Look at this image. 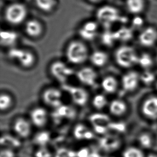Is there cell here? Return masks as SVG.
Listing matches in <instances>:
<instances>
[{
    "label": "cell",
    "mask_w": 157,
    "mask_h": 157,
    "mask_svg": "<svg viewBox=\"0 0 157 157\" xmlns=\"http://www.w3.org/2000/svg\"><path fill=\"white\" fill-rule=\"evenodd\" d=\"M14 153L9 149H5L1 152L0 157H14Z\"/></svg>",
    "instance_id": "cell-40"
},
{
    "label": "cell",
    "mask_w": 157,
    "mask_h": 157,
    "mask_svg": "<svg viewBox=\"0 0 157 157\" xmlns=\"http://www.w3.org/2000/svg\"><path fill=\"white\" fill-rule=\"evenodd\" d=\"M153 63V59L148 53H143L139 55L137 65H139L140 67L147 70L152 66Z\"/></svg>",
    "instance_id": "cell-26"
},
{
    "label": "cell",
    "mask_w": 157,
    "mask_h": 157,
    "mask_svg": "<svg viewBox=\"0 0 157 157\" xmlns=\"http://www.w3.org/2000/svg\"><path fill=\"white\" fill-rule=\"evenodd\" d=\"M101 86L106 93L113 94L117 89L118 82L114 77L108 76L102 79L101 82Z\"/></svg>",
    "instance_id": "cell-23"
},
{
    "label": "cell",
    "mask_w": 157,
    "mask_h": 157,
    "mask_svg": "<svg viewBox=\"0 0 157 157\" xmlns=\"http://www.w3.org/2000/svg\"><path fill=\"white\" fill-rule=\"evenodd\" d=\"M49 71L52 76L62 85L66 84L68 79L75 74L72 68L61 61L53 62L50 66Z\"/></svg>",
    "instance_id": "cell-5"
},
{
    "label": "cell",
    "mask_w": 157,
    "mask_h": 157,
    "mask_svg": "<svg viewBox=\"0 0 157 157\" xmlns=\"http://www.w3.org/2000/svg\"><path fill=\"white\" fill-rule=\"evenodd\" d=\"M90 2H94V3H96V2H100L102 0H89Z\"/></svg>",
    "instance_id": "cell-42"
},
{
    "label": "cell",
    "mask_w": 157,
    "mask_h": 157,
    "mask_svg": "<svg viewBox=\"0 0 157 157\" xmlns=\"http://www.w3.org/2000/svg\"><path fill=\"white\" fill-rule=\"evenodd\" d=\"M155 75L153 72L146 70L140 75V81L145 85L152 84L155 81Z\"/></svg>",
    "instance_id": "cell-32"
},
{
    "label": "cell",
    "mask_w": 157,
    "mask_h": 157,
    "mask_svg": "<svg viewBox=\"0 0 157 157\" xmlns=\"http://www.w3.org/2000/svg\"><path fill=\"white\" fill-rule=\"evenodd\" d=\"M76 75L81 83L89 86L95 85L98 77L96 71L89 67L81 68L76 73Z\"/></svg>",
    "instance_id": "cell-10"
},
{
    "label": "cell",
    "mask_w": 157,
    "mask_h": 157,
    "mask_svg": "<svg viewBox=\"0 0 157 157\" xmlns=\"http://www.w3.org/2000/svg\"><path fill=\"white\" fill-rule=\"evenodd\" d=\"M140 81V75L137 72L131 71L125 73L122 77L121 84L124 91L132 92L138 86Z\"/></svg>",
    "instance_id": "cell-11"
},
{
    "label": "cell",
    "mask_w": 157,
    "mask_h": 157,
    "mask_svg": "<svg viewBox=\"0 0 157 157\" xmlns=\"http://www.w3.org/2000/svg\"><path fill=\"white\" fill-rule=\"evenodd\" d=\"M96 16L98 21L107 28L121 19L119 11L110 6H104L98 9Z\"/></svg>",
    "instance_id": "cell-6"
},
{
    "label": "cell",
    "mask_w": 157,
    "mask_h": 157,
    "mask_svg": "<svg viewBox=\"0 0 157 157\" xmlns=\"http://www.w3.org/2000/svg\"><path fill=\"white\" fill-rule=\"evenodd\" d=\"M89 151L87 148H83L81 149L77 153V157H89Z\"/></svg>",
    "instance_id": "cell-41"
},
{
    "label": "cell",
    "mask_w": 157,
    "mask_h": 157,
    "mask_svg": "<svg viewBox=\"0 0 157 157\" xmlns=\"http://www.w3.org/2000/svg\"><path fill=\"white\" fill-rule=\"evenodd\" d=\"M147 157H157V155H149Z\"/></svg>",
    "instance_id": "cell-43"
},
{
    "label": "cell",
    "mask_w": 157,
    "mask_h": 157,
    "mask_svg": "<svg viewBox=\"0 0 157 157\" xmlns=\"http://www.w3.org/2000/svg\"><path fill=\"white\" fill-rule=\"evenodd\" d=\"M138 41L144 47L153 46L157 41V30L152 27L145 28L139 34Z\"/></svg>",
    "instance_id": "cell-13"
},
{
    "label": "cell",
    "mask_w": 157,
    "mask_h": 157,
    "mask_svg": "<svg viewBox=\"0 0 157 157\" xmlns=\"http://www.w3.org/2000/svg\"><path fill=\"white\" fill-rule=\"evenodd\" d=\"M50 139V135L48 132H42L37 134L36 136V141L40 145H45L48 142Z\"/></svg>",
    "instance_id": "cell-35"
},
{
    "label": "cell",
    "mask_w": 157,
    "mask_h": 157,
    "mask_svg": "<svg viewBox=\"0 0 157 157\" xmlns=\"http://www.w3.org/2000/svg\"><path fill=\"white\" fill-rule=\"evenodd\" d=\"M117 40L115 37L114 33L107 31L104 34H102V41L104 44L109 46L112 45L114 41Z\"/></svg>",
    "instance_id": "cell-36"
},
{
    "label": "cell",
    "mask_w": 157,
    "mask_h": 157,
    "mask_svg": "<svg viewBox=\"0 0 157 157\" xmlns=\"http://www.w3.org/2000/svg\"><path fill=\"white\" fill-rule=\"evenodd\" d=\"M34 1L37 7L46 13L51 11L56 4L55 0H34Z\"/></svg>",
    "instance_id": "cell-27"
},
{
    "label": "cell",
    "mask_w": 157,
    "mask_h": 157,
    "mask_svg": "<svg viewBox=\"0 0 157 157\" xmlns=\"http://www.w3.org/2000/svg\"><path fill=\"white\" fill-rule=\"evenodd\" d=\"M66 56L71 63L81 64L84 63L89 57V50L84 43L81 41H72L67 47Z\"/></svg>",
    "instance_id": "cell-1"
},
{
    "label": "cell",
    "mask_w": 157,
    "mask_h": 157,
    "mask_svg": "<svg viewBox=\"0 0 157 157\" xmlns=\"http://www.w3.org/2000/svg\"><path fill=\"white\" fill-rule=\"evenodd\" d=\"M155 58H156V61H157V53H156V56H155Z\"/></svg>",
    "instance_id": "cell-44"
},
{
    "label": "cell",
    "mask_w": 157,
    "mask_h": 157,
    "mask_svg": "<svg viewBox=\"0 0 157 157\" xmlns=\"http://www.w3.org/2000/svg\"><path fill=\"white\" fill-rule=\"evenodd\" d=\"M155 87H156V89H157V83H156V84H155Z\"/></svg>",
    "instance_id": "cell-45"
},
{
    "label": "cell",
    "mask_w": 157,
    "mask_h": 157,
    "mask_svg": "<svg viewBox=\"0 0 157 157\" xmlns=\"http://www.w3.org/2000/svg\"><path fill=\"white\" fill-rule=\"evenodd\" d=\"M8 57L24 68L32 67L36 62V57L32 52L18 47L11 48L8 52Z\"/></svg>",
    "instance_id": "cell-4"
},
{
    "label": "cell",
    "mask_w": 157,
    "mask_h": 157,
    "mask_svg": "<svg viewBox=\"0 0 157 157\" xmlns=\"http://www.w3.org/2000/svg\"><path fill=\"white\" fill-rule=\"evenodd\" d=\"M89 121L93 125L94 131L99 134H105L111 123L108 115L100 113L91 115L89 117Z\"/></svg>",
    "instance_id": "cell-9"
},
{
    "label": "cell",
    "mask_w": 157,
    "mask_h": 157,
    "mask_svg": "<svg viewBox=\"0 0 157 157\" xmlns=\"http://www.w3.org/2000/svg\"><path fill=\"white\" fill-rule=\"evenodd\" d=\"M126 6L128 10L134 14H138L144 9V0H126Z\"/></svg>",
    "instance_id": "cell-25"
},
{
    "label": "cell",
    "mask_w": 157,
    "mask_h": 157,
    "mask_svg": "<svg viewBox=\"0 0 157 157\" xmlns=\"http://www.w3.org/2000/svg\"><path fill=\"white\" fill-rule=\"evenodd\" d=\"M114 33L115 37L116 40L122 41H127L132 38V32L129 29L127 28H122Z\"/></svg>",
    "instance_id": "cell-30"
},
{
    "label": "cell",
    "mask_w": 157,
    "mask_h": 157,
    "mask_svg": "<svg viewBox=\"0 0 157 157\" xmlns=\"http://www.w3.org/2000/svg\"><path fill=\"white\" fill-rule=\"evenodd\" d=\"M120 144L119 138L115 136L107 135L100 140V146L107 151H114L119 147Z\"/></svg>",
    "instance_id": "cell-21"
},
{
    "label": "cell",
    "mask_w": 157,
    "mask_h": 157,
    "mask_svg": "<svg viewBox=\"0 0 157 157\" xmlns=\"http://www.w3.org/2000/svg\"><path fill=\"white\" fill-rule=\"evenodd\" d=\"M114 57L119 66L122 68H130L137 64L139 55L133 47L123 45L117 48Z\"/></svg>",
    "instance_id": "cell-2"
},
{
    "label": "cell",
    "mask_w": 157,
    "mask_h": 157,
    "mask_svg": "<svg viewBox=\"0 0 157 157\" xmlns=\"http://www.w3.org/2000/svg\"><path fill=\"white\" fill-rule=\"evenodd\" d=\"M51 154L47 150L41 149L36 153V157H51Z\"/></svg>",
    "instance_id": "cell-38"
},
{
    "label": "cell",
    "mask_w": 157,
    "mask_h": 157,
    "mask_svg": "<svg viewBox=\"0 0 157 157\" xmlns=\"http://www.w3.org/2000/svg\"><path fill=\"white\" fill-rule=\"evenodd\" d=\"M142 112L148 119H157V96H150L143 101Z\"/></svg>",
    "instance_id": "cell-12"
},
{
    "label": "cell",
    "mask_w": 157,
    "mask_h": 157,
    "mask_svg": "<svg viewBox=\"0 0 157 157\" xmlns=\"http://www.w3.org/2000/svg\"><path fill=\"white\" fill-rule=\"evenodd\" d=\"M25 32L28 36L33 38H36L42 34L43 25L40 21L36 19H31L26 23Z\"/></svg>",
    "instance_id": "cell-17"
},
{
    "label": "cell",
    "mask_w": 157,
    "mask_h": 157,
    "mask_svg": "<svg viewBox=\"0 0 157 157\" xmlns=\"http://www.w3.org/2000/svg\"><path fill=\"white\" fill-rule=\"evenodd\" d=\"M77 153L67 149L61 148L57 150L55 154V157H76Z\"/></svg>",
    "instance_id": "cell-37"
},
{
    "label": "cell",
    "mask_w": 157,
    "mask_h": 157,
    "mask_svg": "<svg viewBox=\"0 0 157 157\" xmlns=\"http://www.w3.org/2000/svg\"><path fill=\"white\" fill-rule=\"evenodd\" d=\"M1 144L9 147H18L21 145V142L17 138L10 135H5L0 139Z\"/></svg>",
    "instance_id": "cell-28"
},
{
    "label": "cell",
    "mask_w": 157,
    "mask_h": 157,
    "mask_svg": "<svg viewBox=\"0 0 157 157\" xmlns=\"http://www.w3.org/2000/svg\"><path fill=\"white\" fill-rule=\"evenodd\" d=\"M74 135L77 140H91L94 137V133L83 124H78L75 126Z\"/></svg>",
    "instance_id": "cell-24"
},
{
    "label": "cell",
    "mask_w": 157,
    "mask_h": 157,
    "mask_svg": "<svg viewBox=\"0 0 157 157\" xmlns=\"http://www.w3.org/2000/svg\"><path fill=\"white\" fill-rule=\"evenodd\" d=\"M123 157H144V155L138 148L130 147L123 152Z\"/></svg>",
    "instance_id": "cell-33"
},
{
    "label": "cell",
    "mask_w": 157,
    "mask_h": 157,
    "mask_svg": "<svg viewBox=\"0 0 157 157\" xmlns=\"http://www.w3.org/2000/svg\"><path fill=\"white\" fill-rule=\"evenodd\" d=\"M0 36L1 45L4 47L11 48L13 47L18 39V35L17 33L10 30L2 31Z\"/></svg>",
    "instance_id": "cell-20"
},
{
    "label": "cell",
    "mask_w": 157,
    "mask_h": 157,
    "mask_svg": "<svg viewBox=\"0 0 157 157\" xmlns=\"http://www.w3.org/2000/svg\"><path fill=\"white\" fill-rule=\"evenodd\" d=\"M144 23L143 19L140 17H136L134 18L132 21V25L135 28H140Z\"/></svg>",
    "instance_id": "cell-39"
},
{
    "label": "cell",
    "mask_w": 157,
    "mask_h": 157,
    "mask_svg": "<svg viewBox=\"0 0 157 157\" xmlns=\"http://www.w3.org/2000/svg\"><path fill=\"white\" fill-rule=\"evenodd\" d=\"M13 129L19 136L23 138L28 137L31 130L29 122L22 117H19L16 120L13 124Z\"/></svg>",
    "instance_id": "cell-18"
},
{
    "label": "cell",
    "mask_w": 157,
    "mask_h": 157,
    "mask_svg": "<svg viewBox=\"0 0 157 157\" xmlns=\"http://www.w3.org/2000/svg\"><path fill=\"white\" fill-rule=\"evenodd\" d=\"M42 98L45 104L54 109L62 105V93L55 87H49L45 90L42 94Z\"/></svg>",
    "instance_id": "cell-8"
},
{
    "label": "cell",
    "mask_w": 157,
    "mask_h": 157,
    "mask_svg": "<svg viewBox=\"0 0 157 157\" xmlns=\"http://www.w3.org/2000/svg\"><path fill=\"white\" fill-rule=\"evenodd\" d=\"M13 104V99L9 94H1L0 96V109L1 110L6 111Z\"/></svg>",
    "instance_id": "cell-31"
},
{
    "label": "cell",
    "mask_w": 157,
    "mask_h": 157,
    "mask_svg": "<svg viewBox=\"0 0 157 157\" xmlns=\"http://www.w3.org/2000/svg\"><path fill=\"white\" fill-rule=\"evenodd\" d=\"M139 142L140 145L144 148L151 147L152 145V139L149 134H143L139 138Z\"/></svg>",
    "instance_id": "cell-34"
},
{
    "label": "cell",
    "mask_w": 157,
    "mask_h": 157,
    "mask_svg": "<svg viewBox=\"0 0 157 157\" xmlns=\"http://www.w3.org/2000/svg\"><path fill=\"white\" fill-rule=\"evenodd\" d=\"M62 89L70 96L72 102L78 106H84L89 100V94L82 87L64 84Z\"/></svg>",
    "instance_id": "cell-7"
},
{
    "label": "cell",
    "mask_w": 157,
    "mask_h": 157,
    "mask_svg": "<svg viewBox=\"0 0 157 157\" xmlns=\"http://www.w3.org/2000/svg\"><path fill=\"white\" fill-rule=\"evenodd\" d=\"M27 13V9L24 4L15 3L6 7L4 11V18L10 24L18 25L25 21Z\"/></svg>",
    "instance_id": "cell-3"
},
{
    "label": "cell",
    "mask_w": 157,
    "mask_h": 157,
    "mask_svg": "<svg viewBox=\"0 0 157 157\" xmlns=\"http://www.w3.org/2000/svg\"><path fill=\"white\" fill-rule=\"evenodd\" d=\"M127 104L123 100L115 99L112 100L109 104V110L112 114L120 117L124 114L127 110Z\"/></svg>",
    "instance_id": "cell-19"
},
{
    "label": "cell",
    "mask_w": 157,
    "mask_h": 157,
    "mask_svg": "<svg viewBox=\"0 0 157 157\" xmlns=\"http://www.w3.org/2000/svg\"><path fill=\"white\" fill-rule=\"evenodd\" d=\"M98 30V24L95 21H88L81 26L78 33L82 38L85 40L91 41L96 38Z\"/></svg>",
    "instance_id": "cell-14"
},
{
    "label": "cell",
    "mask_w": 157,
    "mask_h": 157,
    "mask_svg": "<svg viewBox=\"0 0 157 157\" xmlns=\"http://www.w3.org/2000/svg\"><path fill=\"white\" fill-rule=\"evenodd\" d=\"M92 103L96 109L100 110L106 107L108 104V101L105 96L101 94H98L93 98Z\"/></svg>",
    "instance_id": "cell-29"
},
{
    "label": "cell",
    "mask_w": 157,
    "mask_h": 157,
    "mask_svg": "<svg viewBox=\"0 0 157 157\" xmlns=\"http://www.w3.org/2000/svg\"><path fill=\"white\" fill-rule=\"evenodd\" d=\"M30 118L35 126L43 127L46 124L48 120L47 110L41 107H35L30 112Z\"/></svg>",
    "instance_id": "cell-15"
},
{
    "label": "cell",
    "mask_w": 157,
    "mask_h": 157,
    "mask_svg": "<svg viewBox=\"0 0 157 157\" xmlns=\"http://www.w3.org/2000/svg\"><path fill=\"white\" fill-rule=\"evenodd\" d=\"M90 59L92 64L97 67H102L106 65L108 60V55L105 52L97 51L92 53Z\"/></svg>",
    "instance_id": "cell-22"
},
{
    "label": "cell",
    "mask_w": 157,
    "mask_h": 157,
    "mask_svg": "<svg viewBox=\"0 0 157 157\" xmlns=\"http://www.w3.org/2000/svg\"><path fill=\"white\" fill-rule=\"evenodd\" d=\"M75 115L76 112L72 107L62 104L54 109L52 116L55 121H59L64 119H73L75 117Z\"/></svg>",
    "instance_id": "cell-16"
}]
</instances>
